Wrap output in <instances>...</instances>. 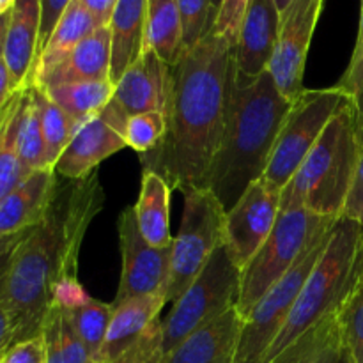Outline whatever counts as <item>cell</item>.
Instances as JSON below:
<instances>
[{"mask_svg":"<svg viewBox=\"0 0 363 363\" xmlns=\"http://www.w3.org/2000/svg\"><path fill=\"white\" fill-rule=\"evenodd\" d=\"M32 229V227H30ZM30 229L23 230V233L11 234V236L0 238V291L4 289V280H6L7 272H9L11 259H13L14 252H16L18 245L23 241V238L27 236V233Z\"/></svg>","mask_w":363,"mask_h":363,"instance_id":"obj_41","label":"cell"},{"mask_svg":"<svg viewBox=\"0 0 363 363\" xmlns=\"http://www.w3.org/2000/svg\"><path fill=\"white\" fill-rule=\"evenodd\" d=\"M325 0H291L280 13V28L268 71L279 91L294 101L303 87L305 64Z\"/></svg>","mask_w":363,"mask_h":363,"instance_id":"obj_12","label":"cell"},{"mask_svg":"<svg viewBox=\"0 0 363 363\" xmlns=\"http://www.w3.org/2000/svg\"><path fill=\"white\" fill-rule=\"evenodd\" d=\"M9 16H11V13L0 16V60L4 59V52H6V39H7V28H9Z\"/></svg>","mask_w":363,"mask_h":363,"instance_id":"obj_47","label":"cell"},{"mask_svg":"<svg viewBox=\"0 0 363 363\" xmlns=\"http://www.w3.org/2000/svg\"><path fill=\"white\" fill-rule=\"evenodd\" d=\"M18 152L28 174L50 169L34 85L25 87L23 92V106H21L20 126H18Z\"/></svg>","mask_w":363,"mask_h":363,"instance_id":"obj_29","label":"cell"},{"mask_svg":"<svg viewBox=\"0 0 363 363\" xmlns=\"http://www.w3.org/2000/svg\"><path fill=\"white\" fill-rule=\"evenodd\" d=\"M279 28L280 9L275 0H252L234 48V60L241 74L259 77L268 71Z\"/></svg>","mask_w":363,"mask_h":363,"instance_id":"obj_16","label":"cell"},{"mask_svg":"<svg viewBox=\"0 0 363 363\" xmlns=\"http://www.w3.org/2000/svg\"><path fill=\"white\" fill-rule=\"evenodd\" d=\"M46 363H96L92 354L74 332L64 311L52 305L43 321Z\"/></svg>","mask_w":363,"mask_h":363,"instance_id":"obj_28","label":"cell"},{"mask_svg":"<svg viewBox=\"0 0 363 363\" xmlns=\"http://www.w3.org/2000/svg\"><path fill=\"white\" fill-rule=\"evenodd\" d=\"M16 92V89L13 87V82H11L9 69H7L4 59L0 60V113L4 112V108L7 106L9 99L13 98V94Z\"/></svg>","mask_w":363,"mask_h":363,"instance_id":"obj_45","label":"cell"},{"mask_svg":"<svg viewBox=\"0 0 363 363\" xmlns=\"http://www.w3.org/2000/svg\"><path fill=\"white\" fill-rule=\"evenodd\" d=\"M337 328H339V319H337L335 312L325 321L315 325L312 330H308L307 333H303L296 342L287 346L273 360L266 363H314L318 354L321 353V350L330 340V337L337 332Z\"/></svg>","mask_w":363,"mask_h":363,"instance_id":"obj_33","label":"cell"},{"mask_svg":"<svg viewBox=\"0 0 363 363\" xmlns=\"http://www.w3.org/2000/svg\"><path fill=\"white\" fill-rule=\"evenodd\" d=\"M342 216H347V218L354 220V222L363 225V142L360 147V156H358L357 170H354L353 184H351Z\"/></svg>","mask_w":363,"mask_h":363,"instance_id":"obj_39","label":"cell"},{"mask_svg":"<svg viewBox=\"0 0 363 363\" xmlns=\"http://www.w3.org/2000/svg\"><path fill=\"white\" fill-rule=\"evenodd\" d=\"M41 35V0H16L11 9L4 62L9 69L13 87L32 85L39 57Z\"/></svg>","mask_w":363,"mask_h":363,"instance_id":"obj_17","label":"cell"},{"mask_svg":"<svg viewBox=\"0 0 363 363\" xmlns=\"http://www.w3.org/2000/svg\"><path fill=\"white\" fill-rule=\"evenodd\" d=\"M121 247V279L113 305L131 298L165 294L170 279L172 247L158 248L144 240L133 206L123 209L117 220ZM167 298V296H165Z\"/></svg>","mask_w":363,"mask_h":363,"instance_id":"obj_11","label":"cell"},{"mask_svg":"<svg viewBox=\"0 0 363 363\" xmlns=\"http://www.w3.org/2000/svg\"><path fill=\"white\" fill-rule=\"evenodd\" d=\"M363 80V0H360V23H358V35L357 43H354L353 55H351L350 66H347L346 73L342 74V78L339 80L340 87L351 96V99L354 98V94L360 89V84Z\"/></svg>","mask_w":363,"mask_h":363,"instance_id":"obj_37","label":"cell"},{"mask_svg":"<svg viewBox=\"0 0 363 363\" xmlns=\"http://www.w3.org/2000/svg\"><path fill=\"white\" fill-rule=\"evenodd\" d=\"M80 4L94 18L98 27H108L119 0H80Z\"/></svg>","mask_w":363,"mask_h":363,"instance_id":"obj_43","label":"cell"},{"mask_svg":"<svg viewBox=\"0 0 363 363\" xmlns=\"http://www.w3.org/2000/svg\"><path fill=\"white\" fill-rule=\"evenodd\" d=\"M362 261L363 225L340 216L333 225L325 252L301 287L286 326L269 347L264 363L339 311L357 282Z\"/></svg>","mask_w":363,"mask_h":363,"instance_id":"obj_5","label":"cell"},{"mask_svg":"<svg viewBox=\"0 0 363 363\" xmlns=\"http://www.w3.org/2000/svg\"><path fill=\"white\" fill-rule=\"evenodd\" d=\"M291 105L293 101L279 91L269 71L245 77L234 60L225 124L208 186L225 213L262 177Z\"/></svg>","mask_w":363,"mask_h":363,"instance_id":"obj_3","label":"cell"},{"mask_svg":"<svg viewBox=\"0 0 363 363\" xmlns=\"http://www.w3.org/2000/svg\"><path fill=\"white\" fill-rule=\"evenodd\" d=\"M330 234L332 230L319 238L301 255L293 269L284 275L248 312L247 318L243 319V328H241L240 340H238L234 363H264L269 347L280 335L294 305H296L305 280L325 252Z\"/></svg>","mask_w":363,"mask_h":363,"instance_id":"obj_10","label":"cell"},{"mask_svg":"<svg viewBox=\"0 0 363 363\" xmlns=\"http://www.w3.org/2000/svg\"><path fill=\"white\" fill-rule=\"evenodd\" d=\"M103 204L98 172L59 183L41 222L18 245L2 289L16 326V342L41 335L55 289L78 279L82 243Z\"/></svg>","mask_w":363,"mask_h":363,"instance_id":"obj_2","label":"cell"},{"mask_svg":"<svg viewBox=\"0 0 363 363\" xmlns=\"http://www.w3.org/2000/svg\"><path fill=\"white\" fill-rule=\"evenodd\" d=\"M145 48H151L174 66L184 52L183 25L177 0H147Z\"/></svg>","mask_w":363,"mask_h":363,"instance_id":"obj_26","label":"cell"},{"mask_svg":"<svg viewBox=\"0 0 363 363\" xmlns=\"http://www.w3.org/2000/svg\"><path fill=\"white\" fill-rule=\"evenodd\" d=\"M350 101L353 99L340 85L305 89L291 105L262 177L273 186L284 190L332 117Z\"/></svg>","mask_w":363,"mask_h":363,"instance_id":"obj_9","label":"cell"},{"mask_svg":"<svg viewBox=\"0 0 363 363\" xmlns=\"http://www.w3.org/2000/svg\"><path fill=\"white\" fill-rule=\"evenodd\" d=\"M41 89L69 116L77 131L89 119L98 116L113 96V84L110 80L71 82V84L50 85Z\"/></svg>","mask_w":363,"mask_h":363,"instance_id":"obj_25","label":"cell"},{"mask_svg":"<svg viewBox=\"0 0 363 363\" xmlns=\"http://www.w3.org/2000/svg\"><path fill=\"white\" fill-rule=\"evenodd\" d=\"M147 0H119L110 20V80L116 85L145 48Z\"/></svg>","mask_w":363,"mask_h":363,"instance_id":"obj_22","label":"cell"},{"mask_svg":"<svg viewBox=\"0 0 363 363\" xmlns=\"http://www.w3.org/2000/svg\"><path fill=\"white\" fill-rule=\"evenodd\" d=\"M342 342L354 363H363V261L358 279L337 311Z\"/></svg>","mask_w":363,"mask_h":363,"instance_id":"obj_32","label":"cell"},{"mask_svg":"<svg viewBox=\"0 0 363 363\" xmlns=\"http://www.w3.org/2000/svg\"><path fill=\"white\" fill-rule=\"evenodd\" d=\"M34 89L35 99H38L39 105V113H41L43 135H45L46 144V158H48V167L53 169L57 160L60 158L64 149L67 147V144L73 138V135L77 133V130H74V124L69 119V116L55 101H52L41 87L34 85Z\"/></svg>","mask_w":363,"mask_h":363,"instance_id":"obj_31","label":"cell"},{"mask_svg":"<svg viewBox=\"0 0 363 363\" xmlns=\"http://www.w3.org/2000/svg\"><path fill=\"white\" fill-rule=\"evenodd\" d=\"M243 318L238 307L195 330L162 363H234Z\"/></svg>","mask_w":363,"mask_h":363,"instance_id":"obj_18","label":"cell"},{"mask_svg":"<svg viewBox=\"0 0 363 363\" xmlns=\"http://www.w3.org/2000/svg\"><path fill=\"white\" fill-rule=\"evenodd\" d=\"M62 311L73 325L77 335L80 337L89 353L98 363L99 351H101L103 340H105L106 330H108L110 319L113 314V303H105V301H99L87 294L77 305L62 308Z\"/></svg>","mask_w":363,"mask_h":363,"instance_id":"obj_30","label":"cell"},{"mask_svg":"<svg viewBox=\"0 0 363 363\" xmlns=\"http://www.w3.org/2000/svg\"><path fill=\"white\" fill-rule=\"evenodd\" d=\"M170 89V66L151 48L128 67L113 85V96L103 113L124 130L128 117L144 112H165Z\"/></svg>","mask_w":363,"mask_h":363,"instance_id":"obj_14","label":"cell"},{"mask_svg":"<svg viewBox=\"0 0 363 363\" xmlns=\"http://www.w3.org/2000/svg\"><path fill=\"white\" fill-rule=\"evenodd\" d=\"M167 131V121L163 112H144L128 117L124 126V142L126 147L133 149L138 155H147L162 144Z\"/></svg>","mask_w":363,"mask_h":363,"instance_id":"obj_34","label":"cell"},{"mask_svg":"<svg viewBox=\"0 0 363 363\" xmlns=\"http://www.w3.org/2000/svg\"><path fill=\"white\" fill-rule=\"evenodd\" d=\"M282 211V190L261 177L225 215V243L241 269L272 234Z\"/></svg>","mask_w":363,"mask_h":363,"instance_id":"obj_13","label":"cell"},{"mask_svg":"<svg viewBox=\"0 0 363 363\" xmlns=\"http://www.w3.org/2000/svg\"><path fill=\"white\" fill-rule=\"evenodd\" d=\"M59 184L53 169L30 172L6 199L0 201V238L23 233L38 225Z\"/></svg>","mask_w":363,"mask_h":363,"instance_id":"obj_20","label":"cell"},{"mask_svg":"<svg viewBox=\"0 0 363 363\" xmlns=\"http://www.w3.org/2000/svg\"><path fill=\"white\" fill-rule=\"evenodd\" d=\"M110 27H99L84 39L67 59L34 82L39 87L71 84V82L110 80ZM112 82V80H110Z\"/></svg>","mask_w":363,"mask_h":363,"instance_id":"obj_21","label":"cell"},{"mask_svg":"<svg viewBox=\"0 0 363 363\" xmlns=\"http://www.w3.org/2000/svg\"><path fill=\"white\" fill-rule=\"evenodd\" d=\"M339 218L315 215L308 209L280 211L272 234L257 254L241 269L238 311L241 318L255 307L259 300L293 269L301 255L326 233L332 230Z\"/></svg>","mask_w":363,"mask_h":363,"instance_id":"obj_6","label":"cell"},{"mask_svg":"<svg viewBox=\"0 0 363 363\" xmlns=\"http://www.w3.org/2000/svg\"><path fill=\"white\" fill-rule=\"evenodd\" d=\"M184 206L179 230L172 243L167 301H177L225 243V209L209 188L183 191Z\"/></svg>","mask_w":363,"mask_h":363,"instance_id":"obj_8","label":"cell"},{"mask_svg":"<svg viewBox=\"0 0 363 363\" xmlns=\"http://www.w3.org/2000/svg\"><path fill=\"white\" fill-rule=\"evenodd\" d=\"M170 184L158 172H142L140 194L133 211L140 234L152 247L165 248L174 243L170 234Z\"/></svg>","mask_w":363,"mask_h":363,"instance_id":"obj_23","label":"cell"},{"mask_svg":"<svg viewBox=\"0 0 363 363\" xmlns=\"http://www.w3.org/2000/svg\"><path fill=\"white\" fill-rule=\"evenodd\" d=\"M340 347H342V335H340V326H339L337 332L330 337L326 346L321 350V353L318 354V358H315L314 363H337L340 357Z\"/></svg>","mask_w":363,"mask_h":363,"instance_id":"obj_44","label":"cell"},{"mask_svg":"<svg viewBox=\"0 0 363 363\" xmlns=\"http://www.w3.org/2000/svg\"><path fill=\"white\" fill-rule=\"evenodd\" d=\"M360 147L357 113L350 101L332 117L282 190V211L301 208L315 215L340 218L353 184Z\"/></svg>","mask_w":363,"mask_h":363,"instance_id":"obj_4","label":"cell"},{"mask_svg":"<svg viewBox=\"0 0 363 363\" xmlns=\"http://www.w3.org/2000/svg\"><path fill=\"white\" fill-rule=\"evenodd\" d=\"M14 2H16V0H0V16L11 13V9L14 7Z\"/></svg>","mask_w":363,"mask_h":363,"instance_id":"obj_49","label":"cell"},{"mask_svg":"<svg viewBox=\"0 0 363 363\" xmlns=\"http://www.w3.org/2000/svg\"><path fill=\"white\" fill-rule=\"evenodd\" d=\"M337 363H354L353 357H351L350 350L346 347V344L342 342V347H340V357H339V362Z\"/></svg>","mask_w":363,"mask_h":363,"instance_id":"obj_48","label":"cell"},{"mask_svg":"<svg viewBox=\"0 0 363 363\" xmlns=\"http://www.w3.org/2000/svg\"><path fill=\"white\" fill-rule=\"evenodd\" d=\"M177 6H179L183 45L186 52L213 30L216 9L213 7L211 0H177Z\"/></svg>","mask_w":363,"mask_h":363,"instance_id":"obj_35","label":"cell"},{"mask_svg":"<svg viewBox=\"0 0 363 363\" xmlns=\"http://www.w3.org/2000/svg\"><path fill=\"white\" fill-rule=\"evenodd\" d=\"M23 89H18L0 113V201L6 199L28 172L18 152V126H20Z\"/></svg>","mask_w":363,"mask_h":363,"instance_id":"obj_27","label":"cell"},{"mask_svg":"<svg viewBox=\"0 0 363 363\" xmlns=\"http://www.w3.org/2000/svg\"><path fill=\"white\" fill-rule=\"evenodd\" d=\"M124 147V130L101 110L73 135L53 170L66 179H84L96 172L99 163Z\"/></svg>","mask_w":363,"mask_h":363,"instance_id":"obj_15","label":"cell"},{"mask_svg":"<svg viewBox=\"0 0 363 363\" xmlns=\"http://www.w3.org/2000/svg\"><path fill=\"white\" fill-rule=\"evenodd\" d=\"M250 2L252 0H222L216 11L213 32L233 48H236L238 45L241 25H243Z\"/></svg>","mask_w":363,"mask_h":363,"instance_id":"obj_36","label":"cell"},{"mask_svg":"<svg viewBox=\"0 0 363 363\" xmlns=\"http://www.w3.org/2000/svg\"><path fill=\"white\" fill-rule=\"evenodd\" d=\"M233 67L234 48L213 30L170 66L165 137L140 160L144 170L158 172L172 190L209 186Z\"/></svg>","mask_w":363,"mask_h":363,"instance_id":"obj_1","label":"cell"},{"mask_svg":"<svg viewBox=\"0 0 363 363\" xmlns=\"http://www.w3.org/2000/svg\"><path fill=\"white\" fill-rule=\"evenodd\" d=\"M165 303V294H151L113 305L98 363H119L123 360L140 342L149 326L160 318Z\"/></svg>","mask_w":363,"mask_h":363,"instance_id":"obj_19","label":"cell"},{"mask_svg":"<svg viewBox=\"0 0 363 363\" xmlns=\"http://www.w3.org/2000/svg\"><path fill=\"white\" fill-rule=\"evenodd\" d=\"M275 2H277V7H279V9H280V13H282V11L286 9L287 6H289L291 0H275Z\"/></svg>","mask_w":363,"mask_h":363,"instance_id":"obj_50","label":"cell"},{"mask_svg":"<svg viewBox=\"0 0 363 363\" xmlns=\"http://www.w3.org/2000/svg\"><path fill=\"white\" fill-rule=\"evenodd\" d=\"M96 28H99L98 23H96L94 18L89 14V11L82 6L80 0H71L69 6L66 7L64 14L60 16L59 23L53 28L50 39L46 41V45L43 46L41 53H39L32 84H34L38 78H41L43 74L48 73V71L52 69V67H55L57 64H60L64 59H67L69 53L73 52L87 35H91Z\"/></svg>","mask_w":363,"mask_h":363,"instance_id":"obj_24","label":"cell"},{"mask_svg":"<svg viewBox=\"0 0 363 363\" xmlns=\"http://www.w3.org/2000/svg\"><path fill=\"white\" fill-rule=\"evenodd\" d=\"M353 106H354V113H357L358 135H360V140L363 142V80L360 84V89H358V92L353 98Z\"/></svg>","mask_w":363,"mask_h":363,"instance_id":"obj_46","label":"cell"},{"mask_svg":"<svg viewBox=\"0 0 363 363\" xmlns=\"http://www.w3.org/2000/svg\"><path fill=\"white\" fill-rule=\"evenodd\" d=\"M0 363H46L45 340L38 335L13 344L0 357Z\"/></svg>","mask_w":363,"mask_h":363,"instance_id":"obj_38","label":"cell"},{"mask_svg":"<svg viewBox=\"0 0 363 363\" xmlns=\"http://www.w3.org/2000/svg\"><path fill=\"white\" fill-rule=\"evenodd\" d=\"M211 4H213V7H215V9L218 11V7H220V4H222V0H211Z\"/></svg>","mask_w":363,"mask_h":363,"instance_id":"obj_51","label":"cell"},{"mask_svg":"<svg viewBox=\"0 0 363 363\" xmlns=\"http://www.w3.org/2000/svg\"><path fill=\"white\" fill-rule=\"evenodd\" d=\"M13 344H16V326H14L13 315L9 307L0 291V357L9 350Z\"/></svg>","mask_w":363,"mask_h":363,"instance_id":"obj_42","label":"cell"},{"mask_svg":"<svg viewBox=\"0 0 363 363\" xmlns=\"http://www.w3.org/2000/svg\"><path fill=\"white\" fill-rule=\"evenodd\" d=\"M71 0H41V35H39V53L52 35Z\"/></svg>","mask_w":363,"mask_h":363,"instance_id":"obj_40","label":"cell"},{"mask_svg":"<svg viewBox=\"0 0 363 363\" xmlns=\"http://www.w3.org/2000/svg\"><path fill=\"white\" fill-rule=\"evenodd\" d=\"M241 268L227 243L220 245L201 275L174 301L172 311L162 319L163 357L179 346L190 333L236 307L240 298Z\"/></svg>","mask_w":363,"mask_h":363,"instance_id":"obj_7","label":"cell"}]
</instances>
